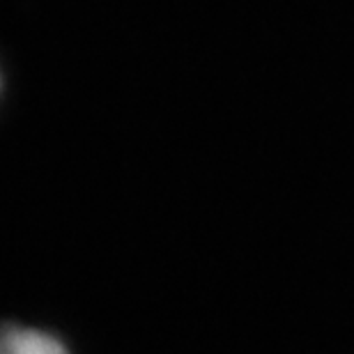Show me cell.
Instances as JSON below:
<instances>
[{
  "mask_svg": "<svg viewBox=\"0 0 354 354\" xmlns=\"http://www.w3.org/2000/svg\"><path fill=\"white\" fill-rule=\"evenodd\" d=\"M0 354H69L65 343L48 331L3 324L0 327Z\"/></svg>",
  "mask_w": 354,
  "mask_h": 354,
  "instance_id": "cell-1",
  "label": "cell"
}]
</instances>
